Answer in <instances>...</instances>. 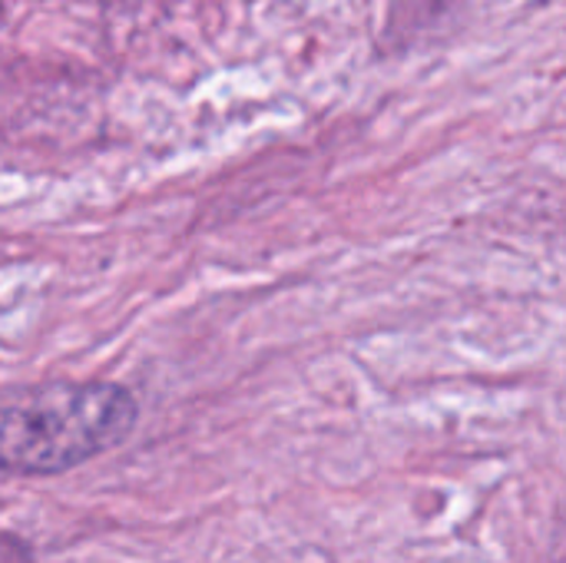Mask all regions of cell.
I'll list each match as a JSON object with an SVG mask.
<instances>
[{
	"mask_svg": "<svg viewBox=\"0 0 566 563\" xmlns=\"http://www.w3.org/2000/svg\"><path fill=\"white\" fill-rule=\"evenodd\" d=\"M136 398L116 382H40L3 395L0 455L7 475H60L129 438Z\"/></svg>",
	"mask_w": 566,
	"mask_h": 563,
	"instance_id": "obj_1",
	"label": "cell"
}]
</instances>
